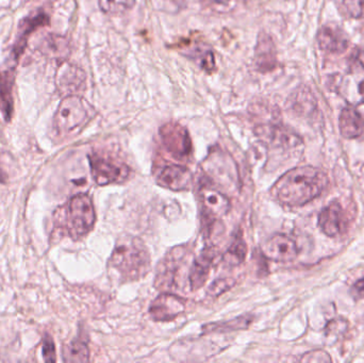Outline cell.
Listing matches in <instances>:
<instances>
[{
	"label": "cell",
	"instance_id": "cell-21",
	"mask_svg": "<svg viewBox=\"0 0 364 363\" xmlns=\"http://www.w3.org/2000/svg\"><path fill=\"white\" fill-rule=\"evenodd\" d=\"M340 131L346 139H357L363 136L364 134L363 115L352 107L344 108L340 115Z\"/></svg>",
	"mask_w": 364,
	"mask_h": 363
},
{
	"label": "cell",
	"instance_id": "cell-14",
	"mask_svg": "<svg viewBox=\"0 0 364 363\" xmlns=\"http://www.w3.org/2000/svg\"><path fill=\"white\" fill-rule=\"evenodd\" d=\"M186 310V300L175 294L164 293L158 296L151 308V317L157 322H170Z\"/></svg>",
	"mask_w": 364,
	"mask_h": 363
},
{
	"label": "cell",
	"instance_id": "cell-26",
	"mask_svg": "<svg viewBox=\"0 0 364 363\" xmlns=\"http://www.w3.org/2000/svg\"><path fill=\"white\" fill-rule=\"evenodd\" d=\"M191 58L198 63L201 70L207 72H213L215 70V59H214L213 53L208 48H195L192 50Z\"/></svg>",
	"mask_w": 364,
	"mask_h": 363
},
{
	"label": "cell",
	"instance_id": "cell-11",
	"mask_svg": "<svg viewBox=\"0 0 364 363\" xmlns=\"http://www.w3.org/2000/svg\"><path fill=\"white\" fill-rule=\"evenodd\" d=\"M318 225L326 236L336 238L341 236L348 227V217L341 204L331 202L321 211Z\"/></svg>",
	"mask_w": 364,
	"mask_h": 363
},
{
	"label": "cell",
	"instance_id": "cell-9",
	"mask_svg": "<svg viewBox=\"0 0 364 363\" xmlns=\"http://www.w3.org/2000/svg\"><path fill=\"white\" fill-rule=\"evenodd\" d=\"M203 166V170L209 178L216 183H220V185L232 187L233 185H237V166L230 158L225 157V153L220 151L211 153Z\"/></svg>",
	"mask_w": 364,
	"mask_h": 363
},
{
	"label": "cell",
	"instance_id": "cell-25",
	"mask_svg": "<svg viewBox=\"0 0 364 363\" xmlns=\"http://www.w3.org/2000/svg\"><path fill=\"white\" fill-rule=\"evenodd\" d=\"M43 51L50 57H61L68 51V42L61 36L51 34L43 42Z\"/></svg>",
	"mask_w": 364,
	"mask_h": 363
},
{
	"label": "cell",
	"instance_id": "cell-32",
	"mask_svg": "<svg viewBox=\"0 0 364 363\" xmlns=\"http://www.w3.org/2000/svg\"><path fill=\"white\" fill-rule=\"evenodd\" d=\"M352 294L357 300L364 298V278L354 283L352 288Z\"/></svg>",
	"mask_w": 364,
	"mask_h": 363
},
{
	"label": "cell",
	"instance_id": "cell-17",
	"mask_svg": "<svg viewBox=\"0 0 364 363\" xmlns=\"http://www.w3.org/2000/svg\"><path fill=\"white\" fill-rule=\"evenodd\" d=\"M49 25V17L44 13H38L31 17H27L21 21L17 33V40L15 42L14 47L12 49V62L13 64H17L19 58L23 55L27 45L28 38L32 32L36 31L38 28L44 27Z\"/></svg>",
	"mask_w": 364,
	"mask_h": 363
},
{
	"label": "cell",
	"instance_id": "cell-35",
	"mask_svg": "<svg viewBox=\"0 0 364 363\" xmlns=\"http://www.w3.org/2000/svg\"><path fill=\"white\" fill-rule=\"evenodd\" d=\"M363 191H364V170H363Z\"/></svg>",
	"mask_w": 364,
	"mask_h": 363
},
{
	"label": "cell",
	"instance_id": "cell-6",
	"mask_svg": "<svg viewBox=\"0 0 364 363\" xmlns=\"http://www.w3.org/2000/svg\"><path fill=\"white\" fill-rule=\"evenodd\" d=\"M188 249L186 246H177L171 249L164 259L160 262L156 274L155 286L160 290L174 289L177 286V278L179 273L186 264V257L188 255Z\"/></svg>",
	"mask_w": 364,
	"mask_h": 363
},
{
	"label": "cell",
	"instance_id": "cell-16",
	"mask_svg": "<svg viewBox=\"0 0 364 363\" xmlns=\"http://www.w3.org/2000/svg\"><path fill=\"white\" fill-rule=\"evenodd\" d=\"M157 183L172 191H188L193 185V175L181 166H168L158 175Z\"/></svg>",
	"mask_w": 364,
	"mask_h": 363
},
{
	"label": "cell",
	"instance_id": "cell-12",
	"mask_svg": "<svg viewBox=\"0 0 364 363\" xmlns=\"http://www.w3.org/2000/svg\"><path fill=\"white\" fill-rule=\"evenodd\" d=\"M87 76L81 68L64 62L57 72L55 83L60 93L65 96L79 95L85 91Z\"/></svg>",
	"mask_w": 364,
	"mask_h": 363
},
{
	"label": "cell",
	"instance_id": "cell-22",
	"mask_svg": "<svg viewBox=\"0 0 364 363\" xmlns=\"http://www.w3.org/2000/svg\"><path fill=\"white\" fill-rule=\"evenodd\" d=\"M252 317L250 315L235 318L230 321L218 322V323L207 324L203 326L205 334H223V332H235V330H247L252 323Z\"/></svg>",
	"mask_w": 364,
	"mask_h": 363
},
{
	"label": "cell",
	"instance_id": "cell-24",
	"mask_svg": "<svg viewBox=\"0 0 364 363\" xmlns=\"http://www.w3.org/2000/svg\"><path fill=\"white\" fill-rule=\"evenodd\" d=\"M63 357L66 362H87L90 359L89 349L82 341H74L66 345Z\"/></svg>",
	"mask_w": 364,
	"mask_h": 363
},
{
	"label": "cell",
	"instance_id": "cell-8",
	"mask_svg": "<svg viewBox=\"0 0 364 363\" xmlns=\"http://www.w3.org/2000/svg\"><path fill=\"white\" fill-rule=\"evenodd\" d=\"M166 151L175 159L186 160L192 155V141L188 130L178 123H168L160 129Z\"/></svg>",
	"mask_w": 364,
	"mask_h": 363
},
{
	"label": "cell",
	"instance_id": "cell-34",
	"mask_svg": "<svg viewBox=\"0 0 364 363\" xmlns=\"http://www.w3.org/2000/svg\"><path fill=\"white\" fill-rule=\"evenodd\" d=\"M6 181V175L1 168H0V183H4Z\"/></svg>",
	"mask_w": 364,
	"mask_h": 363
},
{
	"label": "cell",
	"instance_id": "cell-7",
	"mask_svg": "<svg viewBox=\"0 0 364 363\" xmlns=\"http://www.w3.org/2000/svg\"><path fill=\"white\" fill-rule=\"evenodd\" d=\"M255 134L260 142L272 148L291 151L301 145V140L299 136L278 124H260L255 128Z\"/></svg>",
	"mask_w": 364,
	"mask_h": 363
},
{
	"label": "cell",
	"instance_id": "cell-30",
	"mask_svg": "<svg viewBox=\"0 0 364 363\" xmlns=\"http://www.w3.org/2000/svg\"><path fill=\"white\" fill-rule=\"evenodd\" d=\"M43 358L46 362H55L57 360L55 359V343L51 337L46 336L43 340Z\"/></svg>",
	"mask_w": 364,
	"mask_h": 363
},
{
	"label": "cell",
	"instance_id": "cell-10",
	"mask_svg": "<svg viewBox=\"0 0 364 363\" xmlns=\"http://www.w3.org/2000/svg\"><path fill=\"white\" fill-rule=\"evenodd\" d=\"M199 196L203 206V220L207 221L208 227L220 217H225L230 209L228 197L213 188H201Z\"/></svg>",
	"mask_w": 364,
	"mask_h": 363
},
{
	"label": "cell",
	"instance_id": "cell-4",
	"mask_svg": "<svg viewBox=\"0 0 364 363\" xmlns=\"http://www.w3.org/2000/svg\"><path fill=\"white\" fill-rule=\"evenodd\" d=\"M65 228L73 239L87 236L96 221L95 209L91 197L87 194H78L68 202L65 211Z\"/></svg>",
	"mask_w": 364,
	"mask_h": 363
},
{
	"label": "cell",
	"instance_id": "cell-3",
	"mask_svg": "<svg viewBox=\"0 0 364 363\" xmlns=\"http://www.w3.org/2000/svg\"><path fill=\"white\" fill-rule=\"evenodd\" d=\"M92 108L80 95L65 96L55 117L53 129L60 138L77 134L92 117Z\"/></svg>",
	"mask_w": 364,
	"mask_h": 363
},
{
	"label": "cell",
	"instance_id": "cell-33",
	"mask_svg": "<svg viewBox=\"0 0 364 363\" xmlns=\"http://www.w3.org/2000/svg\"><path fill=\"white\" fill-rule=\"evenodd\" d=\"M353 62L356 64L358 67L364 70V50L363 49H357L353 53Z\"/></svg>",
	"mask_w": 364,
	"mask_h": 363
},
{
	"label": "cell",
	"instance_id": "cell-5",
	"mask_svg": "<svg viewBox=\"0 0 364 363\" xmlns=\"http://www.w3.org/2000/svg\"><path fill=\"white\" fill-rule=\"evenodd\" d=\"M89 161L92 176L97 185L123 183L129 178V166L110 156L94 153L89 156Z\"/></svg>",
	"mask_w": 364,
	"mask_h": 363
},
{
	"label": "cell",
	"instance_id": "cell-13",
	"mask_svg": "<svg viewBox=\"0 0 364 363\" xmlns=\"http://www.w3.org/2000/svg\"><path fill=\"white\" fill-rule=\"evenodd\" d=\"M297 243L286 234H276L265 242L262 253L267 259L277 262H290L299 256Z\"/></svg>",
	"mask_w": 364,
	"mask_h": 363
},
{
	"label": "cell",
	"instance_id": "cell-31",
	"mask_svg": "<svg viewBox=\"0 0 364 363\" xmlns=\"http://www.w3.org/2000/svg\"><path fill=\"white\" fill-rule=\"evenodd\" d=\"M303 362H331V358L324 351H314L305 354L301 358Z\"/></svg>",
	"mask_w": 364,
	"mask_h": 363
},
{
	"label": "cell",
	"instance_id": "cell-20",
	"mask_svg": "<svg viewBox=\"0 0 364 363\" xmlns=\"http://www.w3.org/2000/svg\"><path fill=\"white\" fill-rule=\"evenodd\" d=\"M15 82V66L10 65L0 70V111L6 121L12 119L14 111L13 87Z\"/></svg>",
	"mask_w": 364,
	"mask_h": 363
},
{
	"label": "cell",
	"instance_id": "cell-1",
	"mask_svg": "<svg viewBox=\"0 0 364 363\" xmlns=\"http://www.w3.org/2000/svg\"><path fill=\"white\" fill-rule=\"evenodd\" d=\"M328 185L323 170L314 166H299L282 175L271 192L284 206L301 207L320 196Z\"/></svg>",
	"mask_w": 364,
	"mask_h": 363
},
{
	"label": "cell",
	"instance_id": "cell-19",
	"mask_svg": "<svg viewBox=\"0 0 364 363\" xmlns=\"http://www.w3.org/2000/svg\"><path fill=\"white\" fill-rule=\"evenodd\" d=\"M320 48L331 53H343L350 45L346 32L335 25L323 26L318 34Z\"/></svg>",
	"mask_w": 364,
	"mask_h": 363
},
{
	"label": "cell",
	"instance_id": "cell-28",
	"mask_svg": "<svg viewBox=\"0 0 364 363\" xmlns=\"http://www.w3.org/2000/svg\"><path fill=\"white\" fill-rule=\"evenodd\" d=\"M235 279L232 277H226V278H220L214 281L208 289V294L210 296H220L225 292L230 290L235 286Z\"/></svg>",
	"mask_w": 364,
	"mask_h": 363
},
{
	"label": "cell",
	"instance_id": "cell-15",
	"mask_svg": "<svg viewBox=\"0 0 364 363\" xmlns=\"http://www.w3.org/2000/svg\"><path fill=\"white\" fill-rule=\"evenodd\" d=\"M278 65L277 51L269 34L261 32L255 48V66L260 72H273Z\"/></svg>",
	"mask_w": 364,
	"mask_h": 363
},
{
	"label": "cell",
	"instance_id": "cell-23",
	"mask_svg": "<svg viewBox=\"0 0 364 363\" xmlns=\"http://www.w3.org/2000/svg\"><path fill=\"white\" fill-rule=\"evenodd\" d=\"M246 255H247L246 243L244 242L241 237H237L225 253L223 261H224L225 266L235 268V266L243 264Z\"/></svg>",
	"mask_w": 364,
	"mask_h": 363
},
{
	"label": "cell",
	"instance_id": "cell-18",
	"mask_svg": "<svg viewBox=\"0 0 364 363\" xmlns=\"http://www.w3.org/2000/svg\"><path fill=\"white\" fill-rule=\"evenodd\" d=\"M216 257V251L213 247H205L200 255L193 261L191 266L190 275H188V281H190L191 290L196 291L205 286L208 276L210 274L212 264Z\"/></svg>",
	"mask_w": 364,
	"mask_h": 363
},
{
	"label": "cell",
	"instance_id": "cell-27",
	"mask_svg": "<svg viewBox=\"0 0 364 363\" xmlns=\"http://www.w3.org/2000/svg\"><path fill=\"white\" fill-rule=\"evenodd\" d=\"M136 0H100V8L105 13H121L132 10Z\"/></svg>",
	"mask_w": 364,
	"mask_h": 363
},
{
	"label": "cell",
	"instance_id": "cell-29",
	"mask_svg": "<svg viewBox=\"0 0 364 363\" xmlns=\"http://www.w3.org/2000/svg\"><path fill=\"white\" fill-rule=\"evenodd\" d=\"M343 4L350 16L364 18V0H343Z\"/></svg>",
	"mask_w": 364,
	"mask_h": 363
},
{
	"label": "cell",
	"instance_id": "cell-2",
	"mask_svg": "<svg viewBox=\"0 0 364 363\" xmlns=\"http://www.w3.org/2000/svg\"><path fill=\"white\" fill-rule=\"evenodd\" d=\"M151 255L141 239L124 237L117 241L109 259V269L122 283L144 278L151 271Z\"/></svg>",
	"mask_w": 364,
	"mask_h": 363
}]
</instances>
